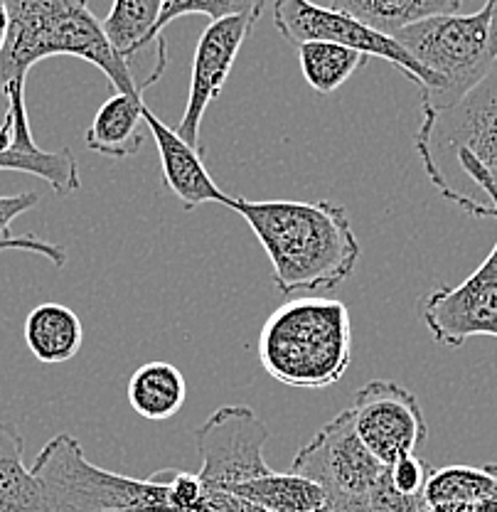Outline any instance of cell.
<instances>
[{
	"instance_id": "cell-1",
	"label": "cell",
	"mask_w": 497,
	"mask_h": 512,
	"mask_svg": "<svg viewBox=\"0 0 497 512\" xmlns=\"http://www.w3.org/2000/svg\"><path fill=\"white\" fill-rule=\"evenodd\" d=\"M227 207L256 234L283 296L333 291L355 271L360 242L345 207L328 200L256 202L242 195H229Z\"/></svg>"
},
{
	"instance_id": "cell-2",
	"label": "cell",
	"mask_w": 497,
	"mask_h": 512,
	"mask_svg": "<svg viewBox=\"0 0 497 512\" xmlns=\"http://www.w3.org/2000/svg\"><path fill=\"white\" fill-rule=\"evenodd\" d=\"M416 151L426 178L470 217H495L497 202V57L485 77L456 104L421 109Z\"/></svg>"
},
{
	"instance_id": "cell-3",
	"label": "cell",
	"mask_w": 497,
	"mask_h": 512,
	"mask_svg": "<svg viewBox=\"0 0 497 512\" xmlns=\"http://www.w3.org/2000/svg\"><path fill=\"white\" fill-rule=\"evenodd\" d=\"M10 32L0 55V94L25 89L35 64L50 57H77L94 64L119 94H143L131 67L92 13L89 0H5Z\"/></svg>"
},
{
	"instance_id": "cell-4",
	"label": "cell",
	"mask_w": 497,
	"mask_h": 512,
	"mask_svg": "<svg viewBox=\"0 0 497 512\" xmlns=\"http://www.w3.org/2000/svg\"><path fill=\"white\" fill-rule=\"evenodd\" d=\"M259 360L266 375L286 387H333L352 362L350 311L338 298L283 303L261 328Z\"/></svg>"
},
{
	"instance_id": "cell-5",
	"label": "cell",
	"mask_w": 497,
	"mask_h": 512,
	"mask_svg": "<svg viewBox=\"0 0 497 512\" xmlns=\"http://www.w3.org/2000/svg\"><path fill=\"white\" fill-rule=\"evenodd\" d=\"M50 512H183L175 498L173 471L128 478L94 466L74 436L57 434L32 463Z\"/></svg>"
},
{
	"instance_id": "cell-6",
	"label": "cell",
	"mask_w": 497,
	"mask_h": 512,
	"mask_svg": "<svg viewBox=\"0 0 497 512\" xmlns=\"http://www.w3.org/2000/svg\"><path fill=\"white\" fill-rule=\"evenodd\" d=\"M394 40L438 79L441 89L421 96V109L441 111L463 99L493 64L488 3L470 15H434L406 25Z\"/></svg>"
},
{
	"instance_id": "cell-7",
	"label": "cell",
	"mask_w": 497,
	"mask_h": 512,
	"mask_svg": "<svg viewBox=\"0 0 497 512\" xmlns=\"http://www.w3.org/2000/svg\"><path fill=\"white\" fill-rule=\"evenodd\" d=\"M274 25L296 47L303 42H333L367 57L392 62L394 67L402 69L406 79L419 84L421 96H431L441 89L434 74L421 67L392 35H384L352 15L333 10L330 5L323 8L311 0H276Z\"/></svg>"
},
{
	"instance_id": "cell-8",
	"label": "cell",
	"mask_w": 497,
	"mask_h": 512,
	"mask_svg": "<svg viewBox=\"0 0 497 512\" xmlns=\"http://www.w3.org/2000/svg\"><path fill=\"white\" fill-rule=\"evenodd\" d=\"M269 436L266 421L251 407H219L195 431V444L202 456L197 478L202 480L205 490L229 493L237 485L271 473L269 463L264 461Z\"/></svg>"
},
{
	"instance_id": "cell-9",
	"label": "cell",
	"mask_w": 497,
	"mask_h": 512,
	"mask_svg": "<svg viewBox=\"0 0 497 512\" xmlns=\"http://www.w3.org/2000/svg\"><path fill=\"white\" fill-rule=\"evenodd\" d=\"M291 471L318 483L328 500H367L387 466L367 451L345 409L296 453Z\"/></svg>"
},
{
	"instance_id": "cell-10",
	"label": "cell",
	"mask_w": 497,
	"mask_h": 512,
	"mask_svg": "<svg viewBox=\"0 0 497 512\" xmlns=\"http://www.w3.org/2000/svg\"><path fill=\"white\" fill-rule=\"evenodd\" d=\"M355 429L382 466L411 456L429 436L424 409L411 389L392 380H372L355 392Z\"/></svg>"
},
{
	"instance_id": "cell-11",
	"label": "cell",
	"mask_w": 497,
	"mask_h": 512,
	"mask_svg": "<svg viewBox=\"0 0 497 512\" xmlns=\"http://www.w3.org/2000/svg\"><path fill=\"white\" fill-rule=\"evenodd\" d=\"M497 220V202H493ZM421 318L438 345L461 348L475 335L497 338V242L488 259L458 286H441L421 303Z\"/></svg>"
},
{
	"instance_id": "cell-12",
	"label": "cell",
	"mask_w": 497,
	"mask_h": 512,
	"mask_svg": "<svg viewBox=\"0 0 497 512\" xmlns=\"http://www.w3.org/2000/svg\"><path fill=\"white\" fill-rule=\"evenodd\" d=\"M261 13H244L234 18L210 23L200 35L195 47V60L190 72V94H187L185 114L175 131L190 143L192 148L202 151L200 146V126L205 119V111L212 101L222 94L234 62L242 52L244 42L249 40L251 30L259 23Z\"/></svg>"
},
{
	"instance_id": "cell-13",
	"label": "cell",
	"mask_w": 497,
	"mask_h": 512,
	"mask_svg": "<svg viewBox=\"0 0 497 512\" xmlns=\"http://www.w3.org/2000/svg\"><path fill=\"white\" fill-rule=\"evenodd\" d=\"M143 121H146V128L158 146L165 188L178 197L180 205L185 210H195L207 202L227 207L229 195L219 190L212 175L207 173L205 163H202V151L185 143L178 136V131L165 126L156 111H151V106H143Z\"/></svg>"
},
{
	"instance_id": "cell-14",
	"label": "cell",
	"mask_w": 497,
	"mask_h": 512,
	"mask_svg": "<svg viewBox=\"0 0 497 512\" xmlns=\"http://www.w3.org/2000/svg\"><path fill=\"white\" fill-rule=\"evenodd\" d=\"M0 170L30 173L45 180L57 197H67L79 190V165L69 148L42 151L30 131L28 116H15L5 109L0 124Z\"/></svg>"
},
{
	"instance_id": "cell-15",
	"label": "cell",
	"mask_w": 497,
	"mask_h": 512,
	"mask_svg": "<svg viewBox=\"0 0 497 512\" xmlns=\"http://www.w3.org/2000/svg\"><path fill=\"white\" fill-rule=\"evenodd\" d=\"M143 106V94H111L84 133V146L114 160L136 156L146 143Z\"/></svg>"
},
{
	"instance_id": "cell-16",
	"label": "cell",
	"mask_w": 497,
	"mask_h": 512,
	"mask_svg": "<svg viewBox=\"0 0 497 512\" xmlns=\"http://www.w3.org/2000/svg\"><path fill=\"white\" fill-rule=\"evenodd\" d=\"M84 343L82 320L62 303H40L25 318V345L45 365H60L79 355Z\"/></svg>"
},
{
	"instance_id": "cell-17",
	"label": "cell",
	"mask_w": 497,
	"mask_h": 512,
	"mask_svg": "<svg viewBox=\"0 0 497 512\" xmlns=\"http://www.w3.org/2000/svg\"><path fill=\"white\" fill-rule=\"evenodd\" d=\"M23 453L18 426L0 421V512H50L42 483L23 463Z\"/></svg>"
},
{
	"instance_id": "cell-18",
	"label": "cell",
	"mask_w": 497,
	"mask_h": 512,
	"mask_svg": "<svg viewBox=\"0 0 497 512\" xmlns=\"http://www.w3.org/2000/svg\"><path fill=\"white\" fill-rule=\"evenodd\" d=\"M128 404L148 421H165L175 416L187 402L185 375L173 362H148L138 367L128 380Z\"/></svg>"
},
{
	"instance_id": "cell-19",
	"label": "cell",
	"mask_w": 497,
	"mask_h": 512,
	"mask_svg": "<svg viewBox=\"0 0 497 512\" xmlns=\"http://www.w3.org/2000/svg\"><path fill=\"white\" fill-rule=\"evenodd\" d=\"M229 495L247 500L254 508L266 512H318L328 503V495L313 480L298 473H266V476L249 480L229 490Z\"/></svg>"
},
{
	"instance_id": "cell-20",
	"label": "cell",
	"mask_w": 497,
	"mask_h": 512,
	"mask_svg": "<svg viewBox=\"0 0 497 512\" xmlns=\"http://www.w3.org/2000/svg\"><path fill=\"white\" fill-rule=\"evenodd\" d=\"M328 3L333 10L352 15L370 28L394 37L406 25L419 20L458 13L463 0H328Z\"/></svg>"
},
{
	"instance_id": "cell-21",
	"label": "cell",
	"mask_w": 497,
	"mask_h": 512,
	"mask_svg": "<svg viewBox=\"0 0 497 512\" xmlns=\"http://www.w3.org/2000/svg\"><path fill=\"white\" fill-rule=\"evenodd\" d=\"M160 8L163 0H114L104 20V32L126 62L153 45Z\"/></svg>"
},
{
	"instance_id": "cell-22",
	"label": "cell",
	"mask_w": 497,
	"mask_h": 512,
	"mask_svg": "<svg viewBox=\"0 0 497 512\" xmlns=\"http://www.w3.org/2000/svg\"><path fill=\"white\" fill-rule=\"evenodd\" d=\"M298 62L308 87L318 94H333L357 69L365 67L370 57L333 42H303L298 45Z\"/></svg>"
},
{
	"instance_id": "cell-23",
	"label": "cell",
	"mask_w": 497,
	"mask_h": 512,
	"mask_svg": "<svg viewBox=\"0 0 497 512\" xmlns=\"http://www.w3.org/2000/svg\"><path fill=\"white\" fill-rule=\"evenodd\" d=\"M266 0H163L160 18L153 30V42H165L163 30L183 15H205L212 23L244 13H264Z\"/></svg>"
},
{
	"instance_id": "cell-24",
	"label": "cell",
	"mask_w": 497,
	"mask_h": 512,
	"mask_svg": "<svg viewBox=\"0 0 497 512\" xmlns=\"http://www.w3.org/2000/svg\"><path fill=\"white\" fill-rule=\"evenodd\" d=\"M424 508V495H404L394 488L392 478H389V466L370 493L372 512H421Z\"/></svg>"
},
{
	"instance_id": "cell-25",
	"label": "cell",
	"mask_w": 497,
	"mask_h": 512,
	"mask_svg": "<svg viewBox=\"0 0 497 512\" xmlns=\"http://www.w3.org/2000/svg\"><path fill=\"white\" fill-rule=\"evenodd\" d=\"M431 466H426L416 453L399 458L397 463L389 466V478H392L394 488L404 495H424V485L429 480Z\"/></svg>"
},
{
	"instance_id": "cell-26",
	"label": "cell",
	"mask_w": 497,
	"mask_h": 512,
	"mask_svg": "<svg viewBox=\"0 0 497 512\" xmlns=\"http://www.w3.org/2000/svg\"><path fill=\"white\" fill-rule=\"evenodd\" d=\"M0 252H28L45 256L47 261H52V266L62 269L67 264V249L60 247V244L42 242V239L32 237V234H25V237H10L0 242Z\"/></svg>"
},
{
	"instance_id": "cell-27",
	"label": "cell",
	"mask_w": 497,
	"mask_h": 512,
	"mask_svg": "<svg viewBox=\"0 0 497 512\" xmlns=\"http://www.w3.org/2000/svg\"><path fill=\"white\" fill-rule=\"evenodd\" d=\"M40 195L37 192H18V195H0V242L10 239V224L18 220L20 215L32 210L37 205Z\"/></svg>"
},
{
	"instance_id": "cell-28",
	"label": "cell",
	"mask_w": 497,
	"mask_h": 512,
	"mask_svg": "<svg viewBox=\"0 0 497 512\" xmlns=\"http://www.w3.org/2000/svg\"><path fill=\"white\" fill-rule=\"evenodd\" d=\"M475 503H461V500H446V503L426 505V512H473Z\"/></svg>"
},
{
	"instance_id": "cell-29",
	"label": "cell",
	"mask_w": 497,
	"mask_h": 512,
	"mask_svg": "<svg viewBox=\"0 0 497 512\" xmlns=\"http://www.w3.org/2000/svg\"><path fill=\"white\" fill-rule=\"evenodd\" d=\"M8 32H10V10L5 0H0V55L5 52L8 45Z\"/></svg>"
},
{
	"instance_id": "cell-30",
	"label": "cell",
	"mask_w": 497,
	"mask_h": 512,
	"mask_svg": "<svg viewBox=\"0 0 497 512\" xmlns=\"http://www.w3.org/2000/svg\"><path fill=\"white\" fill-rule=\"evenodd\" d=\"M490 8V50L497 57V0H488Z\"/></svg>"
},
{
	"instance_id": "cell-31",
	"label": "cell",
	"mask_w": 497,
	"mask_h": 512,
	"mask_svg": "<svg viewBox=\"0 0 497 512\" xmlns=\"http://www.w3.org/2000/svg\"><path fill=\"white\" fill-rule=\"evenodd\" d=\"M473 512H497V495L495 498L478 500V503L473 505Z\"/></svg>"
},
{
	"instance_id": "cell-32",
	"label": "cell",
	"mask_w": 497,
	"mask_h": 512,
	"mask_svg": "<svg viewBox=\"0 0 497 512\" xmlns=\"http://www.w3.org/2000/svg\"><path fill=\"white\" fill-rule=\"evenodd\" d=\"M421 512H426V508H424V510H421Z\"/></svg>"
}]
</instances>
